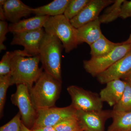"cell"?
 Instances as JSON below:
<instances>
[{
  "instance_id": "1",
  "label": "cell",
  "mask_w": 131,
  "mask_h": 131,
  "mask_svg": "<svg viewBox=\"0 0 131 131\" xmlns=\"http://www.w3.org/2000/svg\"><path fill=\"white\" fill-rule=\"evenodd\" d=\"M62 82L43 71L30 90L31 100L37 110L55 107L59 98Z\"/></svg>"
},
{
  "instance_id": "2",
  "label": "cell",
  "mask_w": 131,
  "mask_h": 131,
  "mask_svg": "<svg viewBox=\"0 0 131 131\" xmlns=\"http://www.w3.org/2000/svg\"><path fill=\"white\" fill-rule=\"evenodd\" d=\"M39 55L35 57H25L17 55L13 58L11 74V85L24 84L29 91L43 72L39 68Z\"/></svg>"
},
{
  "instance_id": "3",
  "label": "cell",
  "mask_w": 131,
  "mask_h": 131,
  "mask_svg": "<svg viewBox=\"0 0 131 131\" xmlns=\"http://www.w3.org/2000/svg\"><path fill=\"white\" fill-rule=\"evenodd\" d=\"M63 48L58 38L45 32L39 51L42 68L45 72L62 82L61 58Z\"/></svg>"
},
{
  "instance_id": "4",
  "label": "cell",
  "mask_w": 131,
  "mask_h": 131,
  "mask_svg": "<svg viewBox=\"0 0 131 131\" xmlns=\"http://www.w3.org/2000/svg\"><path fill=\"white\" fill-rule=\"evenodd\" d=\"M44 29L48 34L58 38L62 44L65 51L69 53L79 45L77 29L64 15L50 16L45 24Z\"/></svg>"
},
{
  "instance_id": "5",
  "label": "cell",
  "mask_w": 131,
  "mask_h": 131,
  "mask_svg": "<svg viewBox=\"0 0 131 131\" xmlns=\"http://www.w3.org/2000/svg\"><path fill=\"white\" fill-rule=\"evenodd\" d=\"M131 50V44L125 41L106 56L100 58H91L89 60L83 61V67L87 73L96 77Z\"/></svg>"
},
{
  "instance_id": "6",
  "label": "cell",
  "mask_w": 131,
  "mask_h": 131,
  "mask_svg": "<svg viewBox=\"0 0 131 131\" xmlns=\"http://www.w3.org/2000/svg\"><path fill=\"white\" fill-rule=\"evenodd\" d=\"M67 91L71 100L70 105L77 111H94L102 110L103 102L97 93L71 85Z\"/></svg>"
},
{
  "instance_id": "7",
  "label": "cell",
  "mask_w": 131,
  "mask_h": 131,
  "mask_svg": "<svg viewBox=\"0 0 131 131\" xmlns=\"http://www.w3.org/2000/svg\"><path fill=\"white\" fill-rule=\"evenodd\" d=\"M12 103L18 108L21 121L27 127L33 126L37 117V111L31 100L28 87L24 84L17 85L16 91L12 95Z\"/></svg>"
},
{
  "instance_id": "8",
  "label": "cell",
  "mask_w": 131,
  "mask_h": 131,
  "mask_svg": "<svg viewBox=\"0 0 131 131\" xmlns=\"http://www.w3.org/2000/svg\"><path fill=\"white\" fill-rule=\"evenodd\" d=\"M77 111L70 105L66 107H53L37 110L32 130L43 127L54 126L64 120L76 117Z\"/></svg>"
},
{
  "instance_id": "9",
  "label": "cell",
  "mask_w": 131,
  "mask_h": 131,
  "mask_svg": "<svg viewBox=\"0 0 131 131\" xmlns=\"http://www.w3.org/2000/svg\"><path fill=\"white\" fill-rule=\"evenodd\" d=\"M11 45L24 46V50L31 57L39 56L40 45L45 32L44 28L27 32L14 33Z\"/></svg>"
},
{
  "instance_id": "10",
  "label": "cell",
  "mask_w": 131,
  "mask_h": 131,
  "mask_svg": "<svg viewBox=\"0 0 131 131\" xmlns=\"http://www.w3.org/2000/svg\"><path fill=\"white\" fill-rule=\"evenodd\" d=\"M76 116L83 131H104L106 121L112 116V110L77 111Z\"/></svg>"
},
{
  "instance_id": "11",
  "label": "cell",
  "mask_w": 131,
  "mask_h": 131,
  "mask_svg": "<svg viewBox=\"0 0 131 131\" xmlns=\"http://www.w3.org/2000/svg\"><path fill=\"white\" fill-rule=\"evenodd\" d=\"M112 0H90L81 12L70 20L72 25L78 28L99 18L100 13L105 8L112 4Z\"/></svg>"
},
{
  "instance_id": "12",
  "label": "cell",
  "mask_w": 131,
  "mask_h": 131,
  "mask_svg": "<svg viewBox=\"0 0 131 131\" xmlns=\"http://www.w3.org/2000/svg\"><path fill=\"white\" fill-rule=\"evenodd\" d=\"M131 71V50L96 77L101 84H106L113 80L122 79Z\"/></svg>"
},
{
  "instance_id": "13",
  "label": "cell",
  "mask_w": 131,
  "mask_h": 131,
  "mask_svg": "<svg viewBox=\"0 0 131 131\" xmlns=\"http://www.w3.org/2000/svg\"><path fill=\"white\" fill-rule=\"evenodd\" d=\"M100 93V97L103 102H105L110 106H114L119 102L124 93L126 82L121 79L108 82Z\"/></svg>"
},
{
  "instance_id": "14",
  "label": "cell",
  "mask_w": 131,
  "mask_h": 131,
  "mask_svg": "<svg viewBox=\"0 0 131 131\" xmlns=\"http://www.w3.org/2000/svg\"><path fill=\"white\" fill-rule=\"evenodd\" d=\"M7 20L15 24L23 17L32 14L33 8L24 4L20 0H6L3 6Z\"/></svg>"
},
{
  "instance_id": "15",
  "label": "cell",
  "mask_w": 131,
  "mask_h": 131,
  "mask_svg": "<svg viewBox=\"0 0 131 131\" xmlns=\"http://www.w3.org/2000/svg\"><path fill=\"white\" fill-rule=\"evenodd\" d=\"M99 18L77 29L79 45L86 43L90 46L103 36Z\"/></svg>"
},
{
  "instance_id": "16",
  "label": "cell",
  "mask_w": 131,
  "mask_h": 131,
  "mask_svg": "<svg viewBox=\"0 0 131 131\" xmlns=\"http://www.w3.org/2000/svg\"><path fill=\"white\" fill-rule=\"evenodd\" d=\"M49 17L48 16H35L11 24L8 27L9 32L13 33L27 32L44 28Z\"/></svg>"
},
{
  "instance_id": "17",
  "label": "cell",
  "mask_w": 131,
  "mask_h": 131,
  "mask_svg": "<svg viewBox=\"0 0 131 131\" xmlns=\"http://www.w3.org/2000/svg\"><path fill=\"white\" fill-rule=\"evenodd\" d=\"M70 0H54L42 6L33 8L36 16H54L63 15Z\"/></svg>"
},
{
  "instance_id": "18",
  "label": "cell",
  "mask_w": 131,
  "mask_h": 131,
  "mask_svg": "<svg viewBox=\"0 0 131 131\" xmlns=\"http://www.w3.org/2000/svg\"><path fill=\"white\" fill-rule=\"evenodd\" d=\"M121 43H114L108 40L104 35L90 46L91 58H100L105 56L122 44Z\"/></svg>"
},
{
  "instance_id": "19",
  "label": "cell",
  "mask_w": 131,
  "mask_h": 131,
  "mask_svg": "<svg viewBox=\"0 0 131 131\" xmlns=\"http://www.w3.org/2000/svg\"><path fill=\"white\" fill-rule=\"evenodd\" d=\"M112 118L107 131H131V112L119 113L112 111Z\"/></svg>"
},
{
  "instance_id": "20",
  "label": "cell",
  "mask_w": 131,
  "mask_h": 131,
  "mask_svg": "<svg viewBox=\"0 0 131 131\" xmlns=\"http://www.w3.org/2000/svg\"><path fill=\"white\" fill-rule=\"evenodd\" d=\"M17 55H21L25 57H31L24 50L6 52L3 56L0 62V76L7 75L11 74L12 59Z\"/></svg>"
},
{
  "instance_id": "21",
  "label": "cell",
  "mask_w": 131,
  "mask_h": 131,
  "mask_svg": "<svg viewBox=\"0 0 131 131\" xmlns=\"http://www.w3.org/2000/svg\"><path fill=\"white\" fill-rule=\"evenodd\" d=\"M125 0L114 1L112 5L107 8L102 15L99 16L101 24H108L120 17L121 7Z\"/></svg>"
},
{
  "instance_id": "22",
  "label": "cell",
  "mask_w": 131,
  "mask_h": 131,
  "mask_svg": "<svg viewBox=\"0 0 131 131\" xmlns=\"http://www.w3.org/2000/svg\"><path fill=\"white\" fill-rule=\"evenodd\" d=\"M126 82L125 91L117 105L113 107L112 111L115 113L131 112V83Z\"/></svg>"
},
{
  "instance_id": "23",
  "label": "cell",
  "mask_w": 131,
  "mask_h": 131,
  "mask_svg": "<svg viewBox=\"0 0 131 131\" xmlns=\"http://www.w3.org/2000/svg\"><path fill=\"white\" fill-rule=\"evenodd\" d=\"M90 1V0H70L64 15L70 20L79 14Z\"/></svg>"
},
{
  "instance_id": "24",
  "label": "cell",
  "mask_w": 131,
  "mask_h": 131,
  "mask_svg": "<svg viewBox=\"0 0 131 131\" xmlns=\"http://www.w3.org/2000/svg\"><path fill=\"white\" fill-rule=\"evenodd\" d=\"M54 127L57 131H83L77 116L64 120Z\"/></svg>"
},
{
  "instance_id": "25",
  "label": "cell",
  "mask_w": 131,
  "mask_h": 131,
  "mask_svg": "<svg viewBox=\"0 0 131 131\" xmlns=\"http://www.w3.org/2000/svg\"><path fill=\"white\" fill-rule=\"evenodd\" d=\"M11 75L0 76V116L2 118L5 107L7 91L11 86Z\"/></svg>"
},
{
  "instance_id": "26",
  "label": "cell",
  "mask_w": 131,
  "mask_h": 131,
  "mask_svg": "<svg viewBox=\"0 0 131 131\" xmlns=\"http://www.w3.org/2000/svg\"><path fill=\"white\" fill-rule=\"evenodd\" d=\"M21 115L18 112L9 122L1 127L0 131H21Z\"/></svg>"
},
{
  "instance_id": "27",
  "label": "cell",
  "mask_w": 131,
  "mask_h": 131,
  "mask_svg": "<svg viewBox=\"0 0 131 131\" xmlns=\"http://www.w3.org/2000/svg\"><path fill=\"white\" fill-rule=\"evenodd\" d=\"M9 25L6 21H0V51L5 50L6 47L3 44L6 39V35L9 32Z\"/></svg>"
},
{
  "instance_id": "28",
  "label": "cell",
  "mask_w": 131,
  "mask_h": 131,
  "mask_svg": "<svg viewBox=\"0 0 131 131\" xmlns=\"http://www.w3.org/2000/svg\"><path fill=\"white\" fill-rule=\"evenodd\" d=\"M119 17L124 19L131 18V1L125 0L121 7Z\"/></svg>"
},
{
  "instance_id": "29",
  "label": "cell",
  "mask_w": 131,
  "mask_h": 131,
  "mask_svg": "<svg viewBox=\"0 0 131 131\" xmlns=\"http://www.w3.org/2000/svg\"><path fill=\"white\" fill-rule=\"evenodd\" d=\"M32 130L34 131H57L54 127L52 126L43 127Z\"/></svg>"
},
{
  "instance_id": "30",
  "label": "cell",
  "mask_w": 131,
  "mask_h": 131,
  "mask_svg": "<svg viewBox=\"0 0 131 131\" xmlns=\"http://www.w3.org/2000/svg\"><path fill=\"white\" fill-rule=\"evenodd\" d=\"M3 5H0V19L1 21H5L6 20L4 9Z\"/></svg>"
},
{
  "instance_id": "31",
  "label": "cell",
  "mask_w": 131,
  "mask_h": 131,
  "mask_svg": "<svg viewBox=\"0 0 131 131\" xmlns=\"http://www.w3.org/2000/svg\"><path fill=\"white\" fill-rule=\"evenodd\" d=\"M122 79L125 81L131 83V71L126 75Z\"/></svg>"
},
{
  "instance_id": "32",
  "label": "cell",
  "mask_w": 131,
  "mask_h": 131,
  "mask_svg": "<svg viewBox=\"0 0 131 131\" xmlns=\"http://www.w3.org/2000/svg\"><path fill=\"white\" fill-rule=\"evenodd\" d=\"M21 131H34L33 130H30L22 122L21 127Z\"/></svg>"
},
{
  "instance_id": "33",
  "label": "cell",
  "mask_w": 131,
  "mask_h": 131,
  "mask_svg": "<svg viewBox=\"0 0 131 131\" xmlns=\"http://www.w3.org/2000/svg\"><path fill=\"white\" fill-rule=\"evenodd\" d=\"M127 43L130 44H131V34L129 36V38L125 41Z\"/></svg>"
}]
</instances>
